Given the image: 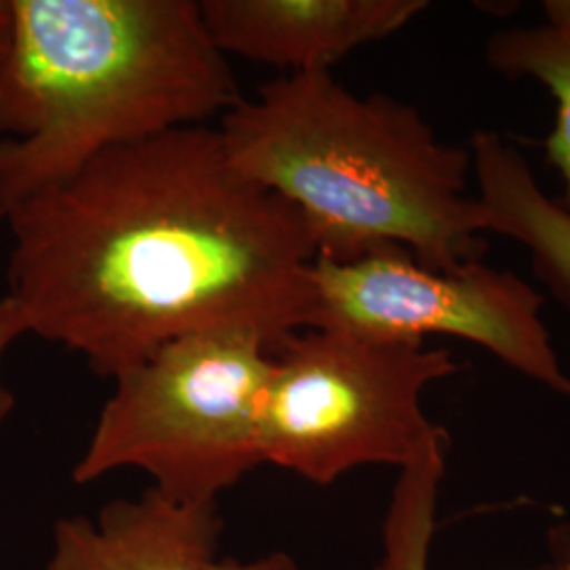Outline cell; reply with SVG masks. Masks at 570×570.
<instances>
[{"instance_id": "8fae6325", "label": "cell", "mask_w": 570, "mask_h": 570, "mask_svg": "<svg viewBox=\"0 0 570 570\" xmlns=\"http://www.w3.org/2000/svg\"><path fill=\"white\" fill-rule=\"evenodd\" d=\"M449 450L446 435L400 469L383 524V556L374 570H429Z\"/></svg>"}, {"instance_id": "ba28073f", "label": "cell", "mask_w": 570, "mask_h": 570, "mask_svg": "<svg viewBox=\"0 0 570 570\" xmlns=\"http://www.w3.org/2000/svg\"><path fill=\"white\" fill-rule=\"evenodd\" d=\"M202 16L225 56L285 68L332 70L367 42L406 28L425 0H204Z\"/></svg>"}, {"instance_id": "7c38bea8", "label": "cell", "mask_w": 570, "mask_h": 570, "mask_svg": "<svg viewBox=\"0 0 570 570\" xmlns=\"http://www.w3.org/2000/svg\"><path fill=\"white\" fill-rule=\"evenodd\" d=\"M26 334V327L21 322L20 311L9 296L0 298V360L7 353V348L13 345L20 336ZM16 406V397L4 383L0 381V425L9 419L11 410Z\"/></svg>"}, {"instance_id": "5bb4252c", "label": "cell", "mask_w": 570, "mask_h": 570, "mask_svg": "<svg viewBox=\"0 0 570 570\" xmlns=\"http://www.w3.org/2000/svg\"><path fill=\"white\" fill-rule=\"evenodd\" d=\"M13 35V4L11 0H0V61L4 60Z\"/></svg>"}, {"instance_id": "4fadbf2b", "label": "cell", "mask_w": 570, "mask_h": 570, "mask_svg": "<svg viewBox=\"0 0 570 570\" xmlns=\"http://www.w3.org/2000/svg\"><path fill=\"white\" fill-rule=\"evenodd\" d=\"M551 570H570V522L550 530Z\"/></svg>"}, {"instance_id": "6da1fadb", "label": "cell", "mask_w": 570, "mask_h": 570, "mask_svg": "<svg viewBox=\"0 0 570 570\" xmlns=\"http://www.w3.org/2000/svg\"><path fill=\"white\" fill-rule=\"evenodd\" d=\"M4 220L26 334L100 376L207 327H258L279 351L313 326L305 218L230 164L218 127L110 148Z\"/></svg>"}, {"instance_id": "7a4b0ae2", "label": "cell", "mask_w": 570, "mask_h": 570, "mask_svg": "<svg viewBox=\"0 0 570 570\" xmlns=\"http://www.w3.org/2000/svg\"><path fill=\"white\" fill-rule=\"evenodd\" d=\"M0 61V216L110 148L242 100L193 0H11Z\"/></svg>"}, {"instance_id": "30bf717a", "label": "cell", "mask_w": 570, "mask_h": 570, "mask_svg": "<svg viewBox=\"0 0 570 570\" xmlns=\"http://www.w3.org/2000/svg\"><path fill=\"white\" fill-rule=\"evenodd\" d=\"M543 23L494 32L484 56L494 72L508 79H534L550 91L556 119L543 146L562 180L558 204L570 212V0L543 2Z\"/></svg>"}, {"instance_id": "8992f818", "label": "cell", "mask_w": 570, "mask_h": 570, "mask_svg": "<svg viewBox=\"0 0 570 570\" xmlns=\"http://www.w3.org/2000/svg\"><path fill=\"white\" fill-rule=\"evenodd\" d=\"M313 326L389 341L452 336L487 348L530 381L570 395L550 330L543 296L510 271L482 261L435 271L400 245L313 268Z\"/></svg>"}, {"instance_id": "9c48e42d", "label": "cell", "mask_w": 570, "mask_h": 570, "mask_svg": "<svg viewBox=\"0 0 570 570\" xmlns=\"http://www.w3.org/2000/svg\"><path fill=\"white\" fill-rule=\"evenodd\" d=\"M468 148L482 230L524 245L534 275L570 311L569 209L551 199L524 155L497 131H475Z\"/></svg>"}, {"instance_id": "277c9868", "label": "cell", "mask_w": 570, "mask_h": 570, "mask_svg": "<svg viewBox=\"0 0 570 570\" xmlns=\"http://www.w3.org/2000/svg\"><path fill=\"white\" fill-rule=\"evenodd\" d=\"M275 345L245 324L207 327L157 348L115 379L77 484L142 469L176 501L218 503L263 465L261 414Z\"/></svg>"}, {"instance_id": "3957f363", "label": "cell", "mask_w": 570, "mask_h": 570, "mask_svg": "<svg viewBox=\"0 0 570 570\" xmlns=\"http://www.w3.org/2000/svg\"><path fill=\"white\" fill-rule=\"evenodd\" d=\"M218 131L230 164L305 218L317 258L400 245L450 271L487 252L468 146L442 140L410 104L357 96L332 70L289 72L242 98Z\"/></svg>"}, {"instance_id": "5b68a950", "label": "cell", "mask_w": 570, "mask_h": 570, "mask_svg": "<svg viewBox=\"0 0 570 570\" xmlns=\"http://www.w3.org/2000/svg\"><path fill=\"white\" fill-rule=\"evenodd\" d=\"M449 348L330 327L289 336L273 357L261 414L263 463L330 487L366 465L404 469L449 431L423 395L452 376Z\"/></svg>"}, {"instance_id": "52a82bcc", "label": "cell", "mask_w": 570, "mask_h": 570, "mask_svg": "<svg viewBox=\"0 0 570 570\" xmlns=\"http://www.w3.org/2000/svg\"><path fill=\"white\" fill-rule=\"evenodd\" d=\"M218 503L176 501L157 489L115 499L98 520L61 518L45 570H298L284 551L239 562L220 560Z\"/></svg>"}]
</instances>
